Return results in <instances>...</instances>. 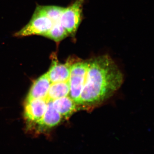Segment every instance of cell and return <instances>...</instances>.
I'll return each mask as SVG.
<instances>
[{"label": "cell", "mask_w": 154, "mask_h": 154, "mask_svg": "<svg viewBox=\"0 0 154 154\" xmlns=\"http://www.w3.org/2000/svg\"><path fill=\"white\" fill-rule=\"evenodd\" d=\"M46 99H37L26 101L24 108V117L27 122V131H29L34 125L43 117L46 108Z\"/></svg>", "instance_id": "cell-6"}, {"label": "cell", "mask_w": 154, "mask_h": 154, "mask_svg": "<svg viewBox=\"0 0 154 154\" xmlns=\"http://www.w3.org/2000/svg\"><path fill=\"white\" fill-rule=\"evenodd\" d=\"M54 107L63 118L68 119L80 109L74 101L69 96H65L53 101Z\"/></svg>", "instance_id": "cell-9"}, {"label": "cell", "mask_w": 154, "mask_h": 154, "mask_svg": "<svg viewBox=\"0 0 154 154\" xmlns=\"http://www.w3.org/2000/svg\"><path fill=\"white\" fill-rule=\"evenodd\" d=\"M70 88L68 82L52 83L48 91L46 100H53L68 96Z\"/></svg>", "instance_id": "cell-10"}, {"label": "cell", "mask_w": 154, "mask_h": 154, "mask_svg": "<svg viewBox=\"0 0 154 154\" xmlns=\"http://www.w3.org/2000/svg\"><path fill=\"white\" fill-rule=\"evenodd\" d=\"M69 36L68 33L62 25L61 22L53 23L50 30L43 36L57 43Z\"/></svg>", "instance_id": "cell-11"}, {"label": "cell", "mask_w": 154, "mask_h": 154, "mask_svg": "<svg viewBox=\"0 0 154 154\" xmlns=\"http://www.w3.org/2000/svg\"><path fill=\"white\" fill-rule=\"evenodd\" d=\"M85 0H75L67 8H64L61 22L69 36L74 38L82 20L83 5Z\"/></svg>", "instance_id": "cell-4"}, {"label": "cell", "mask_w": 154, "mask_h": 154, "mask_svg": "<svg viewBox=\"0 0 154 154\" xmlns=\"http://www.w3.org/2000/svg\"><path fill=\"white\" fill-rule=\"evenodd\" d=\"M51 66L47 73L51 82L52 83L68 82L72 64L75 59L69 58L65 63L58 61L55 55H53Z\"/></svg>", "instance_id": "cell-7"}, {"label": "cell", "mask_w": 154, "mask_h": 154, "mask_svg": "<svg viewBox=\"0 0 154 154\" xmlns=\"http://www.w3.org/2000/svg\"><path fill=\"white\" fill-rule=\"evenodd\" d=\"M63 117L54 107L53 101H47V108L43 117L29 131L34 134L47 133L62 121Z\"/></svg>", "instance_id": "cell-5"}, {"label": "cell", "mask_w": 154, "mask_h": 154, "mask_svg": "<svg viewBox=\"0 0 154 154\" xmlns=\"http://www.w3.org/2000/svg\"><path fill=\"white\" fill-rule=\"evenodd\" d=\"M52 22L45 14L40 6L36 7L32 18L25 27L14 34L17 37L40 35L44 36L52 27Z\"/></svg>", "instance_id": "cell-3"}, {"label": "cell", "mask_w": 154, "mask_h": 154, "mask_svg": "<svg viewBox=\"0 0 154 154\" xmlns=\"http://www.w3.org/2000/svg\"><path fill=\"white\" fill-rule=\"evenodd\" d=\"M40 7L52 23L61 22V17L64 8L56 6H40Z\"/></svg>", "instance_id": "cell-12"}, {"label": "cell", "mask_w": 154, "mask_h": 154, "mask_svg": "<svg viewBox=\"0 0 154 154\" xmlns=\"http://www.w3.org/2000/svg\"><path fill=\"white\" fill-rule=\"evenodd\" d=\"M51 83L47 73L39 77L32 85L26 101L37 99H46Z\"/></svg>", "instance_id": "cell-8"}, {"label": "cell", "mask_w": 154, "mask_h": 154, "mask_svg": "<svg viewBox=\"0 0 154 154\" xmlns=\"http://www.w3.org/2000/svg\"><path fill=\"white\" fill-rule=\"evenodd\" d=\"M87 69L88 60H83L75 58L71 66L69 79L70 88L69 96L74 101L79 108L80 97L85 82Z\"/></svg>", "instance_id": "cell-2"}, {"label": "cell", "mask_w": 154, "mask_h": 154, "mask_svg": "<svg viewBox=\"0 0 154 154\" xmlns=\"http://www.w3.org/2000/svg\"><path fill=\"white\" fill-rule=\"evenodd\" d=\"M123 82V75L107 55L88 60L85 82L80 99V110H90L113 96Z\"/></svg>", "instance_id": "cell-1"}]
</instances>
